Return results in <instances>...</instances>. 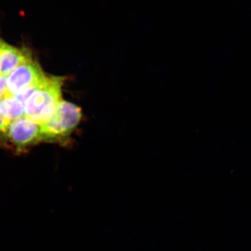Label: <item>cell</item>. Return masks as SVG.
Returning <instances> with one entry per match:
<instances>
[{"label":"cell","instance_id":"obj_10","mask_svg":"<svg viewBox=\"0 0 251 251\" xmlns=\"http://www.w3.org/2000/svg\"><path fill=\"white\" fill-rule=\"evenodd\" d=\"M1 67H0V76H1Z\"/></svg>","mask_w":251,"mask_h":251},{"label":"cell","instance_id":"obj_4","mask_svg":"<svg viewBox=\"0 0 251 251\" xmlns=\"http://www.w3.org/2000/svg\"><path fill=\"white\" fill-rule=\"evenodd\" d=\"M40 125L24 116L9 124L7 135L11 142L19 149L39 141Z\"/></svg>","mask_w":251,"mask_h":251},{"label":"cell","instance_id":"obj_8","mask_svg":"<svg viewBox=\"0 0 251 251\" xmlns=\"http://www.w3.org/2000/svg\"><path fill=\"white\" fill-rule=\"evenodd\" d=\"M11 122H9L0 114V136L2 135H6L8 126Z\"/></svg>","mask_w":251,"mask_h":251},{"label":"cell","instance_id":"obj_5","mask_svg":"<svg viewBox=\"0 0 251 251\" xmlns=\"http://www.w3.org/2000/svg\"><path fill=\"white\" fill-rule=\"evenodd\" d=\"M32 61L30 51L19 49L5 42L0 49V67L1 75L7 76L20 65Z\"/></svg>","mask_w":251,"mask_h":251},{"label":"cell","instance_id":"obj_9","mask_svg":"<svg viewBox=\"0 0 251 251\" xmlns=\"http://www.w3.org/2000/svg\"><path fill=\"white\" fill-rule=\"evenodd\" d=\"M4 42H3V41L0 39V49H1V47L2 46V45H3V43H4Z\"/></svg>","mask_w":251,"mask_h":251},{"label":"cell","instance_id":"obj_1","mask_svg":"<svg viewBox=\"0 0 251 251\" xmlns=\"http://www.w3.org/2000/svg\"><path fill=\"white\" fill-rule=\"evenodd\" d=\"M65 77L46 75L25 103V116L39 125L54 114L62 99Z\"/></svg>","mask_w":251,"mask_h":251},{"label":"cell","instance_id":"obj_2","mask_svg":"<svg viewBox=\"0 0 251 251\" xmlns=\"http://www.w3.org/2000/svg\"><path fill=\"white\" fill-rule=\"evenodd\" d=\"M81 116L80 107L62 100L52 117L40 125L39 141L66 140L79 124Z\"/></svg>","mask_w":251,"mask_h":251},{"label":"cell","instance_id":"obj_3","mask_svg":"<svg viewBox=\"0 0 251 251\" xmlns=\"http://www.w3.org/2000/svg\"><path fill=\"white\" fill-rule=\"evenodd\" d=\"M46 76L35 61L32 60L21 65L7 77V94L15 96L29 88L36 86Z\"/></svg>","mask_w":251,"mask_h":251},{"label":"cell","instance_id":"obj_6","mask_svg":"<svg viewBox=\"0 0 251 251\" xmlns=\"http://www.w3.org/2000/svg\"><path fill=\"white\" fill-rule=\"evenodd\" d=\"M0 114L9 122L25 115V105L14 96L5 95L0 100Z\"/></svg>","mask_w":251,"mask_h":251},{"label":"cell","instance_id":"obj_7","mask_svg":"<svg viewBox=\"0 0 251 251\" xmlns=\"http://www.w3.org/2000/svg\"><path fill=\"white\" fill-rule=\"evenodd\" d=\"M7 76H0V100L7 94Z\"/></svg>","mask_w":251,"mask_h":251}]
</instances>
